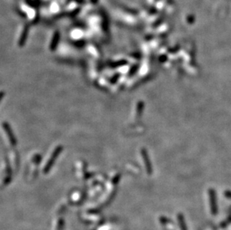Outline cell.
<instances>
[{
    "label": "cell",
    "instance_id": "obj_1",
    "mask_svg": "<svg viewBox=\"0 0 231 230\" xmlns=\"http://www.w3.org/2000/svg\"><path fill=\"white\" fill-rule=\"evenodd\" d=\"M63 149V147L61 146H58V147L56 148V149H55V151L53 152V153H52L51 158H50V159L49 160L48 163H47V166H46L45 167V170H49L50 169V167H52V165L54 163H55V160H56L57 157L58 156V155H59L60 153L61 152V151H62Z\"/></svg>",
    "mask_w": 231,
    "mask_h": 230
},
{
    "label": "cell",
    "instance_id": "obj_2",
    "mask_svg": "<svg viewBox=\"0 0 231 230\" xmlns=\"http://www.w3.org/2000/svg\"><path fill=\"white\" fill-rule=\"evenodd\" d=\"M3 128H4V129L6 131V132H7L8 136V138H9V140H10L11 143L12 145H14H14H16V143H17L16 139H15V137H14V135L13 132H12L10 126H9V125L7 123H3Z\"/></svg>",
    "mask_w": 231,
    "mask_h": 230
},
{
    "label": "cell",
    "instance_id": "obj_3",
    "mask_svg": "<svg viewBox=\"0 0 231 230\" xmlns=\"http://www.w3.org/2000/svg\"><path fill=\"white\" fill-rule=\"evenodd\" d=\"M4 95H5L4 92H2V91L0 92V101H1V100H2V98H3V97H4Z\"/></svg>",
    "mask_w": 231,
    "mask_h": 230
}]
</instances>
